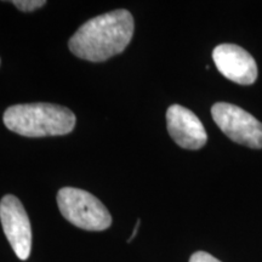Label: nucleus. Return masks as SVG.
Segmentation results:
<instances>
[{"instance_id": "obj_1", "label": "nucleus", "mask_w": 262, "mask_h": 262, "mask_svg": "<svg viewBox=\"0 0 262 262\" xmlns=\"http://www.w3.org/2000/svg\"><path fill=\"white\" fill-rule=\"evenodd\" d=\"M134 17L119 9L89 19L72 35L68 47L74 56L102 62L125 50L134 35Z\"/></svg>"}, {"instance_id": "obj_2", "label": "nucleus", "mask_w": 262, "mask_h": 262, "mask_svg": "<svg viewBox=\"0 0 262 262\" xmlns=\"http://www.w3.org/2000/svg\"><path fill=\"white\" fill-rule=\"evenodd\" d=\"M75 120L70 108L42 102L15 104L4 113L5 126L26 137L67 135Z\"/></svg>"}, {"instance_id": "obj_3", "label": "nucleus", "mask_w": 262, "mask_h": 262, "mask_svg": "<svg viewBox=\"0 0 262 262\" xmlns=\"http://www.w3.org/2000/svg\"><path fill=\"white\" fill-rule=\"evenodd\" d=\"M57 205L66 220L85 231H104L112 225V216L106 206L84 189L61 188Z\"/></svg>"}, {"instance_id": "obj_4", "label": "nucleus", "mask_w": 262, "mask_h": 262, "mask_svg": "<svg viewBox=\"0 0 262 262\" xmlns=\"http://www.w3.org/2000/svg\"><path fill=\"white\" fill-rule=\"evenodd\" d=\"M211 116L232 141L250 148H262V123L247 111L231 103L217 102L211 107Z\"/></svg>"}, {"instance_id": "obj_5", "label": "nucleus", "mask_w": 262, "mask_h": 262, "mask_svg": "<svg viewBox=\"0 0 262 262\" xmlns=\"http://www.w3.org/2000/svg\"><path fill=\"white\" fill-rule=\"evenodd\" d=\"M0 221L16 256L27 260L32 250V227L24 205L15 195H4L0 201Z\"/></svg>"}, {"instance_id": "obj_6", "label": "nucleus", "mask_w": 262, "mask_h": 262, "mask_svg": "<svg viewBox=\"0 0 262 262\" xmlns=\"http://www.w3.org/2000/svg\"><path fill=\"white\" fill-rule=\"evenodd\" d=\"M212 60L219 72L233 83L251 85L256 80V62L247 50L238 45H219L212 51Z\"/></svg>"}, {"instance_id": "obj_7", "label": "nucleus", "mask_w": 262, "mask_h": 262, "mask_svg": "<svg viewBox=\"0 0 262 262\" xmlns=\"http://www.w3.org/2000/svg\"><path fill=\"white\" fill-rule=\"evenodd\" d=\"M166 125L172 140L186 149H199L208 141V135L199 118L188 108L172 104L166 112Z\"/></svg>"}, {"instance_id": "obj_8", "label": "nucleus", "mask_w": 262, "mask_h": 262, "mask_svg": "<svg viewBox=\"0 0 262 262\" xmlns=\"http://www.w3.org/2000/svg\"><path fill=\"white\" fill-rule=\"evenodd\" d=\"M16 8L24 12H32L35 11V10L40 9L47 4L45 0H14L11 2Z\"/></svg>"}, {"instance_id": "obj_9", "label": "nucleus", "mask_w": 262, "mask_h": 262, "mask_svg": "<svg viewBox=\"0 0 262 262\" xmlns=\"http://www.w3.org/2000/svg\"><path fill=\"white\" fill-rule=\"evenodd\" d=\"M189 262H221L220 260L212 256V255L205 253V251H196L189 258Z\"/></svg>"}]
</instances>
